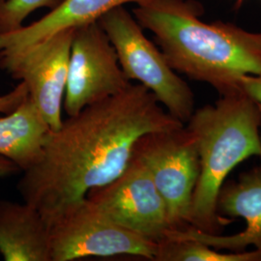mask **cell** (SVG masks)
Segmentation results:
<instances>
[{
    "label": "cell",
    "mask_w": 261,
    "mask_h": 261,
    "mask_svg": "<svg viewBox=\"0 0 261 261\" xmlns=\"http://www.w3.org/2000/svg\"><path fill=\"white\" fill-rule=\"evenodd\" d=\"M184 125L146 87L130 84L49 130L39 161L22 171L19 194L49 226L90 190L119 176L142 136Z\"/></svg>",
    "instance_id": "obj_1"
},
{
    "label": "cell",
    "mask_w": 261,
    "mask_h": 261,
    "mask_svg": "<svg viewBox=\"0 0 261 261\" xmlns=\"http://www.w3.org/2000/svg\"><path fill=\"white\" fill-rule=\"evenodd\" d=\"M133 13L176 73L209 84L220 96L242 90L245 75L261 74V32L205 22L196 1L147 0Z\"/></svg>",
    "instance_id": "obj_2"
},
{
    "label": "cell",
    "mask_w": 261,
    "mask_h": 261,
    "mask_svg": "<svg viewBox=\"0 0 261 261\" xmlns=\"http://www.w3.org/2000/svg\"><path fill=\"white\" fill-rule=\"evenodd\" d=\"M185 126L195 138L200 164L190 226L221 233L230 223L218 212L225 179L244 161L261 160L260 107L242 89L195 110Z\"/></svg>",
    "instance_id": "obj_3"
},
{
    "label": "cell",
    "mask_w": 261,
    "mask_h": 261,
    "mask_svg": "<svg viewBox=\"0 0 261 261\" xmlns=\"http://www.w3.org/2000/svg\"><path fill=\"white\" fill-rule=\"evenodd\" d=\"M98 22L115 48L127 79L146 87L169 114L186 124L196 110L194 92L144 35L135 17L118 6L105 13Z\"/></svg>",
    "instance_id": "obj_4"
},
{
    "label": "cell",
    "mask_w": 261,
    "mask_h": 261,
    "mask_svg": "<svg viewBox=\"0 0 261 261\" xmlns=\"http://www.w3.org/2000/svg\"><path fill=\"white\" fill-rule=\"evenodd\" d=\"M133 156L148 169L166 203L172 228L189 227L200 164L196 140L186 126L142 136Z\"/></svg>",
    "instance_id": "obj_5"
},
{
    "label": "cell",
    "mask_w": 261,
    "mask_h": 261,
    "mask_svg": "<svg viewBox=\"0 0 261 261\" xmlns=\"http://www.w3.org/2000/svg\"><path fill=\"white\" fill-rule=\"evenodd\" d=\"M50 229L51 261L130 255L154 260L158 243L115 224L86 197L60 215Z\"/></svg>",
    "instance_id": "obj_6"
},
{
    "label": "cell",
    "mask_w": 261,
    "mask_h": 261,
    "mask_svg": "<svg viewBox=\"0 0 261 261\" xmlns=\"http://www.w3.org/2000/svg\"><path fill=\"white\" fill-rule=\"evenodd\" d=\"M74 28L64 29L28 47L0 51V68L25 84L28 98L50 130L62 122Z\"/></svg>",
    "instance_id": "obj_7"
},
{
    "label": "cell",
    "mask_w": 261,
    "mask_h": 261,
    "mask_svg": "<svg viewBox=\"0 0 261 261\" xmlns=\"http://www.w3.org/2000/svg\"><path fill=\"white\" fill-rule=\"evenodd\" d=\"M130 84L98 21L74 28L63 101L67 116L121 93Z\"/></svg>",
    "instance_id": "obj_8"
},
{
    "label": "cell",
    "mask_w": 261,
    "mask_h": 261,
    "mask_svg": "<svg viewBox=\"0 0 261 261\" xmlns=\"http://www.w3.org/2000/svg\"><path fill=\"white\" fill-rule=\"evenodd\" d=\"M86 198L115 224L153 242H161L173 229L148 169L134 156L119 176L90 190Z\"/></svg>",
    "instance_id": "obj_9"
},
{
    "label": "cell",
    "mask_w": 261,
    "mask_h": 261,
    "mask_svg": "<svg viewBox=\"0 0 261 261\" xmlns=\"http://www.w3.org/2000/svg\"><path fill=\"white\" fill-rule=\"evenodd\" d=\"M218 212L231 219L241 218L246 222L245 229L232 235L207 233L193 226L170 231L220 251L243 252L252 246L261 252V166L224 184L218 197Z\"/></svg>",
    "instance_id": "obj_10"
},
{
    "label": "cell",
    "mask_w": 261,
    "mask_h": 261,
    "mask_svg": "<svg viewBox=\"0 0 261 261\" xmlns=\"http://www.w3.org/2000/svg\"><path fill=\"white\" fill-rule=\"evenodd\" d=\"M0 254L5 261H51L50 229L35 207L0 201Z\"/></svg>",
    "instance_id": "obj_11"
},
{
    "label": "cell",
    "mask_w": 261,
    "mask_h": 261,
    "mask_svg": "<svg viewBox=\"0 0 261 261\" xmlns=\"http://www.w3.org/2000/svg\"><path fill=\"white\" fill-rule=\"evenodd\" d=\"M147 0H63L37 21L0 34V51L31 46L56 34L86 23L98 21L105 13L126 3L140 5Z\"/></svg>",
    "instance_id": "obj_12"
},
{
    "label": "cell",
    "mask_w": 261,
    "mask_h": 261,
    "mask_svg": "<svg viewBox=\"0 0 261 261\" xmlns=\"http://www.w3.org/2000/svg\"><path fill=\"white\" fill-rule=\"evenodd\" d=\"M50 130L29 98L9 113L0 116V156L14 162L22 171L39 161Z\"/></svg>",
    "instance_id": "obj_13"
},
{
    "label": "cell",
    "mask_w": 261,
    "mask_h": 261,
    "mask_svg": "<svg viewBox=\"0 0 261 261\" xmlns=\"http://www.w3.org/2000/svg\"><path fill=\"white\" fill-rule=\"evenodd\" d=\"M154 261H261L258 250L223 252L204 243L168 232L158 243Z\"/></svg>",
    "instance_id": "obj_14"
},
{
    "label": "cell",
    "mask_w": 261,
    "mask_h": 261,
    "mask_svg": "<svg viewBox=\"0 0 261 261\" xmlns=\"http://www.w3.org/2000/svg\"><path fill=\"white\" fill-rule=\"evenodd\" d=\"M63 0H0V34L21 28L23 20L40 8L55 9Z\"/></svg>",
    "instance_id": "obj_15"
},
{
    "label": "cell",
    "mask_w": 261,
    "mask_h": 261,
    "mask_svg": "<svg viewBox=\"0 0 261 261\" xmlns=\"http://www.w3.org/2000/svg\"><path fill=\"white\" fill-rule=\"evenodd\" d=\"M28 97V88L21 82L9 93L0 96V113H9L15 111Z\"/></svg>",
    "instance_id": "obj_16"
},
{
    "label": "cell",
    "mask_w": 261,
    "mask_h": 261,
    "mask_svg": "<svg viewBox=\"0 0 261 261\" xmlns=\"http://www.w3.org/2000/svg\"><path fill=\"white\" fill-rule=\"evenodd\" d=\"M243 91L256 101L261 109V74L245 75L241 80Z\"/></svg>",
    "instance_id": "obj_17"
},
{
    "label": "cell",
    "mask_w": 261,
    "mask_h": 261,
    "mask_svg": "<svg viewBox=\"0 0 261 261\" xmlns=\"http://www.w3.org/2000/svg\"><path fill=\"white\" fill-rule=\"evenodd\" d=\"M20 168L9 159L0 156V178L7 177L18 173Z\"/></svg>",
    "instance_id": "obj_18"
}]
</instances>
